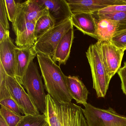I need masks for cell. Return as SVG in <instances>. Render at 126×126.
I'll return each mask as SVG.
<instances>
[{"label":"cell","instance_id":"1","mask_svg":"<svg viewBox=\"0 0 126 126\" xmlns=\"http://www.w3.org/2000/svg\"><path fill=\"white\" fill-rule=\"evenodd\" d=\"M37 60L48 94L57 101L70 103L73 99L67 83V76L52 58L37 54Z\"/></svg>","mask_w":126,"mask_h":126},{"label":"cell","instance_id":"2","mask_svg":"<svg viewBox=\"0 0 126 126\" xmlns=\"http://www.w3.org/2000/svg\"><path fill=\"white\" fill-rule=\"evenodd\" d=\"M45 114L50 126H89L80 106L57 101L48 94Z\"/></svg>","mask_w":126,"mask_h":126},{"label":"cell","instance_id":"3","mask_svg":"<svg viewBox=\"0 0 126 126\" xmlns=\"http://www.w3.org/2000/svg\"><path fill=\"white\" fill-rule=\"evenodd\" d=\"M86 55L91 70L93 88L98 98H104L111 79L108 75L97 42L90 46Z\"/></svg>","mask_w":126,"mask_h":126},{"label":"cell","instance_id":"4","mask_svg":"<svg viewBox=\"0 0 126 126\" xmlns=\"http://www.w3.org/2000/svg\"><path fill=\"white\" fill-rule=\"evenodd\" d=\"M21 84L27 91V93L36 107L43 114H45L46 95L42 77L33 60L30 62L22 78Z\"/></svg>","mask_w":126,"mask_h":126},{"label":"cell","instance_id":"5","mask_svg":"<svg viewBox=\"0 0 126 126\" xmlns=\"http://www.w3.org/2000/svg\"><path fill=\"white\" fill-rule=\"evenodd\" d=\"M73 28V26L71 18L56 25L35 42L33 47L37 54L45 55L52 58L63 37Z\"/></svg>","mask_w":126,"mask_h":126},{"label":"cell","instance_id":"6","mask_svg":"<svg viewBox=\"0 0 126 126\" xmlns=\"http://www.w3.org/2000/svg\"><path fill=\"white\" fill-rule=\"evenodd\" d=\"M84 107L83 113L89 126H126V117L111 108L101 109L89 103Z\"/></svg>","mask_w":126,"mask_h":126},{"label":"cell","instance_id":"7","mask_svg":"<svg viewBox=\"0 0 126 126\" xmlns=\"http://www.w3.org/2000/svg\"><path fill=\"white\" fill-rule=\"evenodd\" d=\"M6 83L12 98L16 102L25 115L40 114L39 110L16 77L7 75Z\"/></svg>","mask_w":126,"mask_h":126},{"label":"cell","instance_id":"8","mask_svg":"<svg viewBox=\"0 0 126 126\" xmlns=\"http://www.w3.org/2000/svg\"><path fill=\"white\" fill-rule=\"evenodd\" d=\"M12 28L16 36L15 43L19 47L33 46L36 41L35 24L29 22L19 11H17Z\"/></svg>","mask_w":126,"mask_h":126},{"label":"cell","instance_id":"9","mask_svg":"<svg viewBox=\"0 0 126 126\" xmlns=\"http://www.w3.org/2000/svg\"><path fill=\"white\" fill-rule=\"evenodd\" d=\"M108 75L111 79L120 68L124 50L120 49L110 41H97Z\"/></svg>","mask_w":126,"mask_h":126},{"label":"cell","instance_id":"10","mask_svg":"<svg viewBox=\"0 0 126 126\" xmlns=\"http://www.w3.org/2000/svg\"><path fill=\"white\" fill-rule=\"evenodd\" d=\"M72 14H94L107 7L126 5V0H66Z\"/></svg>","mask_w":126,"mask_h":126},{"label":"cell","instance_id":"11","mask_svg":"<svg viewBox=\"0 0 126 126\" xmlns=\"http://www.w3.org/2000/svg\"><path fill=\"white\" fill-rule=\"evenodd\" d=\"M15 46L10 37L0 43V63L7 75L15 76Z\"/></svg>","mask_w":126,"mask_h":126},{"label":"cell","instance_id":"12","mask_svg":"<svg viewBox=\"0 0 126 126\" xmlns=\"http://www.w3.org/2000/svg\"><path fill=\"white\" fill-rule=\"evenodd\" d=\"M48 9L50 16L55 21L56 25L70 18L72 15L66 0H38Z\"/></svg>","mask_w":126,"mask_h":126},{"label":"cell","instance_id":"13","mask_svg":"<svg viewBox=\"0 0 126 126\" xmlns=\"http://www.w3.org/2000/svg\"><path fill=\"white\" fill-rule=\"evenodd\" d=\"M15 76L21 83L22 78L31 61L37 56L33 46L15 48Z\"/></svg>","mask_w":126,"mask_h":126},{"label":"cell","instance_id":"14","mask_svg":"<svg viewBox=\"0 0 126 126\" xmlns=\"http://www.w3.org/2000/svg\"><path fill=\"white\" fill-rule=\"evenodd\" d=\"M73 26L85 34L98 39L95 19L93 14L78 13L71 17Z\"/></svg>","mask_w":126,"mask_h":126},{"label":"cell","instance_id":"15","mask_svg":"<svg viewBox=\"0 0 126 126\" xmlns=\"http://www.w3.org/2000/svg\"><path fill=\"white\" fill-rule=\"evenodd\" d=\"M18 9L26 19L35 24L41 17L49 14L47 8L38 0L18 2Z\"/></svg>","mask_w":126,"mask_h":126},{"label":"cell","instance_id":"16","mask_svg":"<svg viewBox=\"0 0 126 126\" xmlns=\"http://www.w3.org/2000/svg\"><path fill=\"white\" fill-rule=\"evenodd\" d=\"M96 25L98 41H110L116 32L119 29L126 27L112 20L98 17L93 14Z\"/></svg>","mask_w":126,"mask_h":126},{"label":"cell","instance_id":"17","mask_svg":"<svg viewBox=\"0 0 126 126\" xmlns=\"http://www.w3.org/2000/svg\"><path fill=\"white\" fill-rule=\"evenodd\" d=\"M74 37L73 28L64 35L58 44L52 57L54 62H58L60 64H66L70 56Z\"/></svg>","mask_w":126,"mask_h":126},{"label":"cell","instance_id":"18","mask_svg":"<svg viewBox=\"0 0 126 126\" xmlns=\"http://www.w3.org/2000/svg\"><path fill=\"white\" fill-rule=\"evenodd\" d=\"M67 83L71 95L77 104L85 106L89 92L84 83L77 76H67Z\"/></svg>","mask_w":126,"mask_h":126},{"label":"cell","instance_id":"19","mask_svg":"<svg viewBox=\"0 0 126 126\" xmlns=\"http://www.w3.org/2000/svg\"><path fill=\"white\" fill-rule=\"evenodd\" d=\"M55 25V21L49 14L41 17L35 24L34 33L36 40Z\"/></svg>","mask_w":126,"mask_h":126},{"label":"cell","instance_id":"20","mask_svg":"<svg viewBox=\"0 0 126 126\" xmlns=\"http://www.w3.org/2000/svg\"><path fill=\"white\" fill-rule=\"evenodd\" d=\"M47 122L45 114L25 115L17 126H44Z\"/></svg>","mask_w":126,"mask_h":126},{"label":"cell","instance_id":"21","mask_svg":"<svg viewBox=\"0 0 126 126\" xmlns=\"http://www.w3.org/2000/svg\"><path fill=\"white\" fill-rule=\"evenodd\" d=\"M0 115L3 117L9 126H17L23 116L19 115L1 105Z\"/></svg>","mask_w":126,"mask_h":126},{"label":"cell","instance_id":"22","mask_svg":"<svg viewBox=\"0 0 126 126\" xmlns=\"http://www.w3.org/2000/svg\"><path fill=\"white\" fill-rule=\"evenodd\" d=\"M111 42L118 48L126 50V27L119 29L113 35Z\"/></svg>","mask_w":126,"mask_h":126},{"label":"cell","instance_id":"23","mask_svg":"<svg viewBox=\"0 0 126 126\" xmlns=\"http://www.w3.org/2000/svg\"><path fill=\"white\" fill-rule=\"evenodd\" d=\"M7 74L0 63V100L12 98L6 83Z\"/></svg>","mask_w":126,"mask_h":126},{"label":"cell","instance_id":"24","mask_svg":"<svg viewBox=\"0 0 126 126\" xmlns=\"http://www.w3.org/2000/svg\"><path fill=\"white\" fill-rule=\"evenodd\" d=\"M98 17L104 19H108L118 23L122 25L126 26V12H114L104 14H97Z\"/></svg>","mask_w":126,"mask_h":126},{"label":"cell","instance_id":"25","mask_svg":"<svg viewBox=\"0 0 126 126\" xmlns=\"http://www.w3.org/2000/svg\"><path fill=\"white\" fill-rule=\"evenodd\" d=\"M0 104L8 110L19 115L24 114V112L16 102L12 98L0 100Z\"/></svg>","mask_w":126,"mask_h":126},{"label":"cell","instance_id":"26","mask_svg":"<svg viewBox=\"0 0 126 126\" xmlns=\"http://www.w3.org/2000/svg\"><path fill=\"white\" fill-rule=\"evenodd\" d=\"M8 17L10 22H14L17 12L18 2L14 0H5Z\"/></svg>","mask_w":126,"mask_h":126},{"label":"cell","instance_id":"27","mask_svg":"<svg viewBox=\"0 0 126 126\" xmlns=\"http://www.w3.org/2000/svg\"><path fill=\"white\" fill-rule=\"evenodd\" d=\"M8 17L6 7L5 0H0V24L2 25L6 29L9 30Z\"/></svg>","mask_w":126,"mask_h":126},{"label":"cell","instance_id":"28","mask_svg":"<svg viewBox=\"0 0 126 126\" xmlns=\"http://www.w3.org/2000/svg\"><path fill=\"white\" fill-rule=\"evenodd\" d=\"M126 12V5L112 6L103 9L96 12L97 14H104L114 12Z\"/></svg>","mask_w":126,"mask_h":126},{"label":"cell","instance_id":"29","mask_svg":"<svg viewBox=\"0 0 126 126\" xmlns=\"http://www.w3.org/2000/svg\"><path fill=\"white\" fill-rule=\"evenodd\" d=\"M117 73L121 79L122 91L123 93L126 92V62L124 63V66L120 68Z\"/></svg>","mask_w":126,"mask_h":126},{"label":"cell","instance_id":"30","mask_svg":"<svg viewBox=\"0 0 126 126\" xmlns=\"http://www.w3.org/2000/svg\"><path fill=\"white\" fill-rule=\"evenodd\" d=\"M10 37L9 30L6 29L2 25L0 24V43Z\"/></svg>","mask_w":126,"mask_h":126},{"label":"cell","instance_id":"31","mask_svg":"<svg viewBox=\"0 0 126 126\" xmlns=\"http://www.w3.org/2000/svg\"><path fill=\"white\" fill-rule=\"evenodd\" d=\"M0 126H9L4 119L1 116H0Z\"/></svg>","mask_w":126,"mask_h":126},{"label":"cell","instance_id":"32","mask_svg":"<svg viewBox=\"0 0 126 126\" xmlns=\"http://www.w3.org/2000/svg\"><path fill=\"white\" fill-rule=\"evenodd\" d=\"M44 126H50V125H49V124L47 122Z\"/></svg>","mask_w":126,"mask_h":126},{"label":"cell","instance_id":"33","mask_svg":"<svg viewBox=\"0 0 126 126\" xmlns=\"http://www.w3.org/2000/svg\"><path fill=\"white\" fill-rule=\"evenodd\" d=\"M124 93V94H125V95H126V92H124V93Z\"/></svg>","mask_w":126,"mask_h":126}]
</instances>
